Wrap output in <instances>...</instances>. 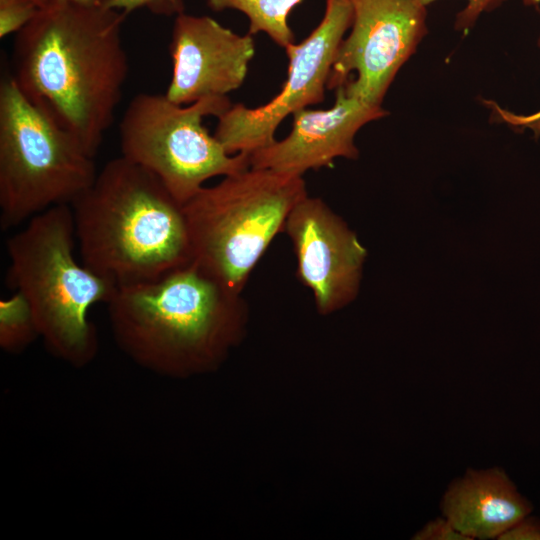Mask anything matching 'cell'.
<instances>
[{"instance_id": "cell-6", "label": "cell", "mask_w": 540, "mask_h": 540, "mask_svg": "<svg viewBox=\"0 0 540 540\" xmlns=\"http://www.w3.org/2000/svg\"><path fill=\"white\" fill-rule=\"evenodd\" d=\"M94 158L19 89L0 85V224L16 227L71 204L94 181Z\"/></svg>"}, {"instance_id": "cell-3", "label": "cell", "mask_w": 540, "mask_h": 540, "mask_svg": "<svg viewBox=\"0 0 540 540\" xmlns=\"http://www.w3.org/2000/svg\"><path fill=\"white\" fill-rule=\"evenodd\" d=\"M107 304L123 344L166 364L214 361L238 340L247 317L242 294L192 262L159 279L119 287Z\"/></svg>"}, {"instance_id": "cell-11", "label": "cell", "mask_w": 540, "mask_h": 540, "mask_svg": "<svg viewBox=\"0 0 540 540\" xmlns=\"http://www.w3.org/2000/svg\"><path fill=\"white\" fill-rule=\"evenodd\" d=\"M169 52L173 68L165 95L187 105L238 89L255 55V42L253 35L237 34L209 16L183 12L175 17Z\"/></svg>"}, {"instance_id": "cell-12", "label": "cell", "mask_w": 540, "mask_h": 540, "mask_svg": "<svg viewBox=\"0 0 540 540\" xmlns=\"http://www.w3.org/2000/svg\"><path fill=\"white\" fill-rule=\"evenodd\" d=\"M387 114L382 106L350 94L342 84L329 109L307 107L295 112L288 136L252 152L250 167L303 176L308 170L331 166L340 157L357 159L356 133Z\"/></svg>"}, {"instance_id": "cell-2", "label": "cell", "mask_w": 540, "mask_h": 540, "mask_svg": "<svg viewBox=\"0 0 540 540\" xmlns=\"http://www.w3.org/2000/svg\"><path fill=\"white\" fill-rule=\"evenodd\" d=\"M70 205L81 262L117 288L192 262L183 205L156 175L122 155Z\"/></svg>"}, {"instance_id": "cell-7", "label": "cell", "mask_w": 540, "mask_h": 540, "mask_svg": "<svg viewBox=\"0 0 540 540\" xmlns=\"http://www.w3.org/2000/svg\"><path fill=\"white\" fill-rule=\"evenodd\" d=\"M232 106L227 96L180 105L166 95L139 93L119 125L121 155L156 175L182 205L213 177L250 168L247 153L229 154L203 126Z\"/></svg>"}, {"instance_id": "cell-14", "label": "cell", "mask_w": 540, "mask_h": 540, "mask_svg": "<svg viewBox=\"0 0 540 540\" xmlns=\"http://www.w3.org/2000/svg\"><path fill=\"white\" fill-rule=\"evenodd\" d=\"M303 0H207L215 12L227 9L243 13L249 20L251 35L267 34L277 45L285 48L295 43V34L288 24L291 11Z\"/></svg>"}, {"instance_id": "cell-24", "label": "cell", "mask_w": 540, "mask_h": 540, "mask_svg": "<svg viewBox=\"0 0 540 540\" xmlns=\"http://www.w3.org/2000/svg\"><path fill=\"white\" fill-rule=\"evenodd\" d=\"M41 8L48 4V0H34Z\"/></svg>"}, {"instance_id": "cell-13", "label": "cell", "mask_w": 540, "mask_h": 540, "mask_svg": "<svg viewBox=\"0 0 540 540\" xmlns=\"http://www.w3.org/2000/svg\"><path fill=\"white\" fill-rule=\"evenodd\" d=\"M442 516L470 540L499 539L530 515L531 503L499 467L469 469L453 480L440 504Z\"/></svg>"}, {"instance_id": "cell-15", "label": "cell", "mask_w": 540, "mask_h": 540, "mask_svg": "<svg viewBox=\"0 0 540 540\" xmlns=\"http://www.w3.org/2000/svg\"><path fill=\"white\" fill-rule=\"evenodd\" d=\"M39 332L33 311L26 298L15 291L9 298L0 300V337L6 348L24 344Z\"/></svg>"}, {"instance_id": "cell-20", "label": "cell", "mask_w": 540, "mask_h": 540, "mask_svg": "<svg viewBox=\"0 0 540 540\" xmlns=\"http://www.w3.org/2000/svg\"><path fill=\"white\" fill-rule=\"evenodd\" d=\"M540 46V39H539ZM485 105L492 111V116L512 127L530 129L535 135H540V110L528 115L510 112L491 100H484Z\"/></svg>"}, {"instance_id": "cell-16", "label": "cell", "mask_w": 540, "mask_h": 540, "mask_svg": "<svg viewBox=\"0 0 540 540\" xmlns=\"http://www.w3.org/2000/svg\"><path fill=\"white\" fill-rule=\"evenodd\" d=\"M40 8L34 0H0V37L19 32Z\"/></svg>"}, {"instance_id": "cell-17", "label": "cell", "mask_w": 540, "mask_h": 540, "mask_svg": "<svg viewBox=\"0 0 540 540\" xmlns=\"http://www.w3.org/2000/svg\"><path fill=\"white\" fill-rule=\"evenodd\" d=\"M105 6L127 15L139 8H147L151 13L162 16H177L185 10L183 0H108Z\"/></svg>"}, {"instance_id": "cell-23", "label": "cell", "mask_w": 540, "mask_h": 540, "mask_svg": "<svg viewBox=\"0 0 540 540\" xmlns=\"http://www.w3.org/2000/svg\"><path fill=\"white\" fill-rule=\"evenodd\" d=\"M523 3L525 5H528V6H530V5H538V4H540V0H523Z\"/></svg>"}, {"instance_id": "cell-21", "label": "cell", "mask_w": 540, "mask_h": 540, "mask_svg": "<svg viewBox=\"0 0 540 540\" xmlns=\"http://www.w3.org/2000/svg\"><path fill=\"white\" fill-rule=\"evenodd\" d=\"M499 540H540V521L528 515L508 529Z\"/></svg>"}, {"instance_id": "cell-9", "label": "cell", "mask_w": 540, "mask_h": 540, "mask_svg": "<svg viewBox=\"0 0 540 540\" xmlns=\"http://www.w3.org/2000/svg\"><path fill=\"white\" fill-rule=\"evenodd\" d=\"M351 32L337 50L328 89L344 85L361 100L382 106L391 83L427 33L422 0H349Z\"/></svg>"}, {"instance_id": "cell-1", "label": "cell", "mask_w": 540, "mask_h": 540, "mask_svg": "<svg viewBox=\"0 0 540 540\" xmlns=\"http://www.w3.org/2000/svg\"><path fill=\"white\" fill-rule=\"evenodd\" d=\"M126 16L105 5L48 3L13 45L12 78L21 92L93 158L128 76Z\"/></svg>"}, {"instance_id": "cell-8", "label": "cell", "mask_w": 540, "mask_h": 540, "mask_svg": "<svg viewBox=\"0 0 540 540\" xmlns=\"http://www.w3.org/2000/svg\"><path fill=\"white\" fill-rule=\"evenodd\" d=\"M352 22L349 0H326L324 15L315 29L302 42L284 48L289 66L279 94L256 108L232 105L218 118L214 136L229 154L250 155L271 144L287 116L324 100L334 58Z\"/></svg>"}, {"instance_id": "cell-4", "label": "cell", "mask_w": 540, "mask_h": 540, "mask_svg": "<svg viewBox=\"0 0 540 540\" xmlns=\"http://www.w3.org/2000/svg\"><path fill=\"white\" fill-rule=\"evenodd\" d=\"M307 195L303 176L252 167L202 187L183 205L192 263L242 294L291 210Z\"/></svg>"}, {"instance_id": "cell-5", "label": "cell", "mask_w": 540, "mask_h": 540, "mask_svg": "<svg viewBox=\"0 0 540 540\" xmlns=\"http://www.w3.org/2000/svg\"><path fill=\"white\" fill-rule=\"evenodd\" d=\"M75 239L71 205L35 215L7 240V280L26 298L52 347L82 358L94 343L87 312L96 303H108L117 286L77 262Z\"/></svg>"}, {"instance_id": "cell-22", "label": "cell", "mask_w": 540, "mask_h": 540, "mask_svg": "<svg viewBox=\"0 0 540 540\" xmlns=\"http://www.w3.org/2000/svg\"><path fill=\"white\" fill-rule=\"evenodd\" d=\"M108 0H48V3H71L82 6H103Z\"/></svg>"}, {"instance_id": "cell-18", "label": "cell", "mask_w": 540, "mask_h": 540, "mask_svg": "<svg viewBox=\"0 0 540 540\" xmlns=\"http://www.w3.org/2000/svg\"><path fill=\"white\" fill-rule=\"evenodd\" d=\"M438 0H422L428 6ZM466 6L457 13L454 27L458 31L468 32L484 12H490L507 0H466Z\"/></svg>"}, {"instance_id": "cell-19", "label": "cell", "mask_w": 540, "mask_h": 540, "mask_svg": "<svg viewBox=\"0 0 540 540\" xmlns=\"http://www.w3.org/2000/svg\"><path fill=\"white\" fill-rule=\"evenodd\" d=\"M415 540H470L444 516L428 521L418 530Z\"/></svg>"}, {"instance_id": "cell-10", "label": "cell", "mask_w": 540, "mask_h": 540, "mask_svg": "<svg viewBox=\"0 0 540 540\" xmlns=\"http://www.w3.org/2000/svg\"><path fill=\"white\" fill-rule=\"evenodd\" d=\"M283 232L292 243L297 278L312 292L320 314L356 298L367 251L325 201L305 196L291 210Z\"/></svg>"}]
</instances>
